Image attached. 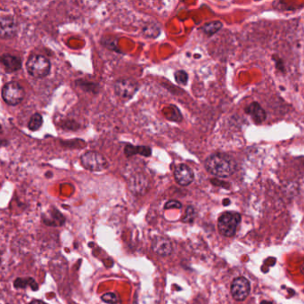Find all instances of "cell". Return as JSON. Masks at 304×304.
Returning <instances> with one entry per match:
<instances>
[{
    "instance_id": "22",
    "label": "cell",
    "mask_w": 304,
    "mask_h": 304,
    "mask_svg": "<svg viewBox=\"0 0 304 304\" xmlns=\"http://www.w3.org/2000/svg\"><path fill=\"white\" fill-rule=\"evenodd\" d=\"M195 217V209L192 206H188L185 211V216L183 218V221L186 223H191L194 221Z\"/></svg>"
},
{
    "instance_id": "19",
    "label": "cell",
    "mask_w": 304,
    "mask_h": 304,
    "mask_svg": "<svg viewBox=\"0 0 304 304\" xmlns=\"http://www.w3.org/2000/svg\"><path fill=\"white\" fill-rule=\"evenodd\" d=\"M161 30L157 26L156 24H149L147 27L144 28V33L146 34L148 37L151 38H156L160 34Z\"/></svg>"
},
{
    "instance_id": "15",
    "label": "cell",
    "mask_w": 304,
    "mask_h": 304,
    "mask_svg": "<svg viewBox=\"0 0 304 304\" xmlns=\"http://www.w3.org/2000/svg\"><path fill=\"white\" fill-rule=\"evenodd\" d=\"M51 218H44V222L47 224L48 226H54V227H57V226H62V224L65 222V219H57L58 217L62 216V214L60 213L58 211L55 210L54 213H50Z\"/></svg>"
},
{
    "instance_id": "10",
    "label": "cell",
    "mask_w": 304,
    "mask_h": 304,
    "mask_svg": "<svg viewBox=\"0 0 304 304\" xmlns=\"http://www.w3.org/2000/svg\"><path fill=\"white\" fill-rule=\"evenodd\" d=\"M17 26L10 16H2L0 19V34L2 38H11L15 36Z\"/></svg>"
},
{
    "instance_id": "25",
    "label": "cell",
    "mask_w": 304,
    "mask_h": 304,
    "mask_svg": "<svg viewBox=\"0 0 304 304\" xmlns=\"http://www.w3.org/2000/svg\"><path fill=\"white\" fill-rule=\"evenodd\" d=\"M271 304V303H270V302H267V301H263V302H262V304Z\"/></svg>"
},
{
    "instance_id": "12",
    "label": "cell",
    "mask_w": 304,
    "mask_h": 304,
    "mask_svg": "<svg viewBox=\"0 0 304 304\" xmlns=\"http://www.w3.org/2000/svg\"><path fill=\"white\" fill-rule=\"evenodd\" d=\"M245 112L252 117V119L255 123H262L266 119L267 115L265 111L262 109V106L258 103H252L251 105H248Z\"/></svg>"
},
{
    "instance_id": "24",
    "label": "cell",
    "mask_w": 304,
    "mask_h": 304,
    "mask_svg": "<svg viewBox=\"0 0 304 304\" xmlns=\"http://www.w3.org/2000/svg\"><path fill=\"white\" fill-rule=\"evenodd\" d=\"M30 304H46V303H44L43 301H40V300H34L32 302H30Z\"/></svg>"
},
{
    "instance_id": "1",
    "label": "cell",
    "mask_w": 304,
    "mask_h": 304,
    "mask_svg": "<svg viewBox=\"0 0 304 304\" xmlns=\"http://www.w3.org/2000/svg\"><path fill=\"white\" fill-rule=\"evenodd\" d=\"M205 169L214 176L227 178L233 174L237 164L233 159L224 153H213L205 162Z\"/></svg>"
},
{
    "instance_id": "7",
    "label": "cell",
    "mask_w": 304,
    "mask_h": 304,
    "mask_svg": "<svg viewBox=\"0 0 304 304\" xmlns=\"http://www.w3.org/2000/svg\"><path fill=\"white\" fill-rule=\"evenodd\" d=\"M251 292L250 282L243 276H239L234 279L231 285V294L235 300L243 301L246 299Z\"/></svg>"
},
{
    "instance_id": "2",
    "label": "cell",
    "mask_w": 304,
    "mask_h": 304,
    "mask_svg": "<svg viewBox=\"0 0 304 304\" xmlns=\"http://www.w3.org/2000/svg\"><path fill=\"white\" fill-rule=\"evenodd\" d=\"M29 74L38 79L48 76L51 70V63L47 57L41 55H32L26 62Z\"/></svg>"
},
{
    "instance_id": "17",
    "label": "cell",
    "mask_w": 304,
    "mask_h": 304,
    "mask_svg": "<svg viewBox=\"0 0 304 304\" xmlns=\"http://www.w3.org/2000/svg\"><path fill=\"white\" fill-rule=\"evenodd\" d=\"M43 118L39 114H34L29 121L28 128L31 131H36L42 126Z\"/></svg>"
},
{
    "instance_id": "5",
    "label": "cell",
    "mask_w": 304,
    "mask_h": 304,
    "mask_svg": "<svg viewBox=\"0 0 304 304\" xmlns=\"http://www.w3.org/2000/svg\"><path fill=\"white\" fill-rule=\"evenodd\" d=\"M2 97L7 105H19L24 98V88L16 81L7 82L2 89Z\"/></svg>"
},
{
    "instance_id": "21",
    "label": "cell",
    "mask_w": 304,
    "mask_h": 304,
    "mask_svg": "<svg viewBox=\"0 0 304 304\" xmlns=\"http://www.w3.org/2000/svg\"><path fill=\"white\" fill-rule=\"evenodd\" d=\"M102 301L108 304H119V298L118 296L114 293H107L102 296Z\"/></svg>"
},
{
    "instance_id": "6",
    "label": "cell",
    "mask_w": 304,
    "mask_h": 304,
    "mask_svg": "<svg viewBox=\"0 0 304 304\" xmlns=\"http://www.w3.org/2000/svg\"><path fill=\"white\" fill-rule=\"evenodd\" d=\"M138 90V82L132 79H121L114 84L115 94L123 100L131 99Z\"/></svg>"
},
{
    "instance_id": "3",
    "label": "cell",
    "mask_w": 304,
    "mask_h": 304,
    "mask_svg": "<svg viewBox=\"0 0 304 304\" xmlns=\"http://www.w3.org/2000/svg\"><path fill=\"white\" fill-rule=\"evenodd\" d=\"M241 221V215L235 212H227L222 214L218 220V228L220 234L226 238H232L237 232Z\"/></svg>"
},
{
    "instance_id": "18",
    "label": "cell",
    "mask_w": 304,
    "mask_h": 304,
    "mask_svg": "<svg viewBox=\"0 0 304 304\" xmlns=\"http://www.w3.org/2000/svg\"><path fill=\"white\" fill-rule=\"evenodd\" d=\"M76 83L80 88H81V89L83 90V91H91V92H95V93H96V92L98 91V86L95 84V83L83 81V80L77 81Z\"/></svg>"
},
{
    "instance_id": "23",
    "label": "cell",
    "mask_w": 304,
    "mask_h": 304,
    "mask_svg": "<svg viewBox=\"0 0 304 304\" xmlns=\"http://www.w3.org/2000/svg\"><path fill=\"white\" fill-rule=\"evenodd\" d=\"M182 208V205H181V202L177 201V200H170L168 201L165 206H164V209H181Z\"/></svg>"
},
{
    "instance_id": "20",
    "label": "cell",
    "mask_w": 304,
    "mask_h": 304,
    "mask_svg": "<svg viewBox=\"0 0 304 304\" xmlns=\"http://www.w3.org/2000/svg\"><path fill=\"white\" fill-rule=\"evenodd\" d=\"M175 77V81L177 83H179L180 85L185 86L187 84L188 81V74L185 71H177L174 74Z\"/></svg>"
},
{
    "instance_id": "16",
    "label": "cell",
    "mask_w": 304,
    "mask_h": 304,
    "mask_svg": "<svg viewBox=\"0 0 304 304\" xmlns=\"http://www.w3.org/2000/svg\"><path fill=\"white\" fill-rule=\"evenodd\" d=\"M221 28H222V24L219 21H214V22L205 24L202 29L206 35L212 36L216 32H218Z\"/></svg>"
},
{
    "instance_id": "13",
    "label": "cell",
    "mask_w": 304,
    "mask_h": 304,
    "mask_svg": "<svg viewBox=\"0 0 304 304\" xmlns=\"http://www.w3.org/2000/svg\"><path fill=\"white\" fill-rule=\"evenodd\" d=\"M124 152L128 157L133 156L136 154L149 157L152 154V148L149 147H135L132 145H127L124 149Z\"/></svg>"
},
{
    "instance_id": "11",
    "label": "cell",
    "mask_w": 304,
    "mask_h": 304,
    "mask_svg": "<svg viewBox=\"0 0 304 304\" xmlns=\"http://www.w3.org/2000/svg\"><path fill=\"white\" fill-rule=\"evenodd\" d=\"M1 62L8 72L19 71L22 68V59L10 54H4L1 57Z\"/></svg>"
},
{
    "instance_id": "8",
    "label": "cell",
    "mask_w": 304,
    "mask_h": 304,
    "mask_svg": "<svg viewBox=\"0 0 304 304\" xmlns=\"http://www.w3.org/2000/svg\"><path fill=\"white\" fill-rule=\"evenodd\" d=\"M174 178L179 185L186 186L193 182L195 176L190 167L185 164H180L176 167L174 171Z\"/></svg>"
},
{
    "instance_id": "4",
    "label": "cell",
    "mask_w": 304,
    "mask_h": 304,
    "mask_svg": "<svg viewBox=\"0 0 304 304\" xmlns=\"http://www.w3.org/2000/svg\"><path fill=\"white\" fill-rule=\"evenodd\" d=\"M81 162L86 170L94 172L104 171L108 167V162L104 155L95 151L83 153L81 157Z\"/></svg>"
},
{
    "instance_id": "9",
    "label": "cell",
    "mask_w": 304,
    "mask_h": 304,
    "mask_svg": "<svg viewBox=\"0 0 304 304\" xmlns=\"http://www.w3.org/2000/svg\"><path fill=\"white\" fill-rule=\"evenodd\" d=\"M152 250L157 255L166 257L171 255L173 248L170 239L164 237H155L152 239Z\"/></svg>"
},
{
    "instance_id": "14",
    "label": "cell",
    "mask_w": 304,
    "mask_h": 304,
    "mask_svg": "<svg viewBox=\"0 0 304 304\" xmlns=\"http://www.w3.org/2000/svg\"><path fill=\"white\" fill-rule=\"evenodd\" d=\"M14 286L15 288L19 289H24L27 287H30L33 291H37L38 289V285L37 282L34 280L33 278L29 277V278H17L14 280Z\"/></svg>"
}]
</instances>
